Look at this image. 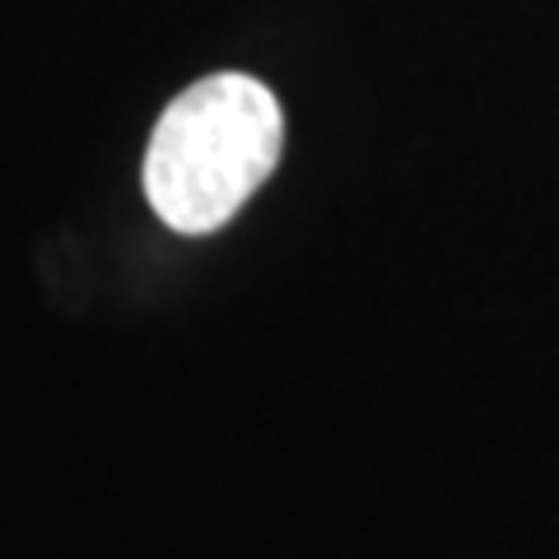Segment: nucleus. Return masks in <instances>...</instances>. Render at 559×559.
Segmentation results:
<instances>
[{
  "instance_id": "obj_1",
  "label": "nucleus",
  "mask_w": 559,
  "mask_h": 559,
  "mask_svg": "<svg viewBox=\"0 0 559 559\" xmlns=\"http://www.w3.org/2000/svg\"><path fill=\"white\" fill-rule=\"evenodd\" d=\"M285 112L252 75H210L164 108L145 150V197L168 229L215 234L271 178Z\"/></svg>"
}]
</instances>
